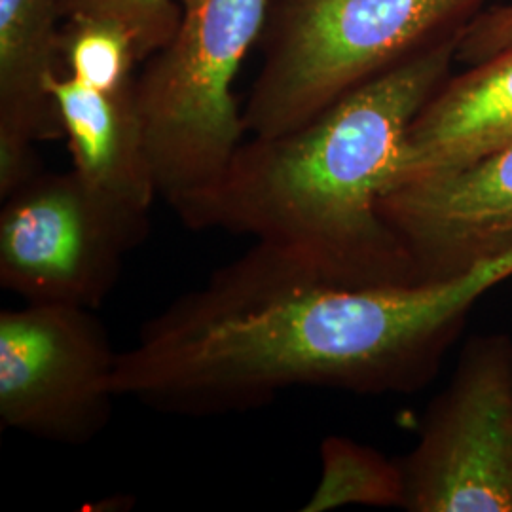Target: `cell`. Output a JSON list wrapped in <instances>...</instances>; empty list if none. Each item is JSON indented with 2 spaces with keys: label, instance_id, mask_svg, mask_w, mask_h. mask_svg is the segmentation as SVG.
Listing matches in <instances>:
<instances>
[{
  "label": "cell",
  "instance_id": "obj_1",
  "mask_svg": "<svg viewBox=\"0 0 512 512\" xmlns=\"http://www.w3.org/2000/svg\"><path fill=\"white\" fill-rule=\"evenodd\" d=\"M509 277L512 253L450 279L349 289L255 243L143 325L118 353L114 387L184 418L253 410L298 387L410 393Z\"/></svg>",
  "mask_w": 512,
  "mask_h": 512
},
{
  "label": "cell",
  "instance_id": "obj_2",
  "mask_svg": "<svg viewBox=\"0 0 512 512\" xmlns=\"http://www.w3.org/2000/svg\"><path fill=\"white\" fill-rule=\"evenodd\" d=\"M465 31L423 48L304 126L243 141L217 181L173 205L184 226L268 245L349 287L420 283L380 213L408 129L450 76Z\"/></svg>",
  "mask_w": 512,
  "mask_h": 512
},
{
  "label": "cell",
  "instance_id": "obj_3",
  "mask_svg": "<svg viewBox=\"0 0 512 512\" xmlns=\"http://www.w3.org/2000/svg\"><path fill=\"white\" fill-rule=\"evenodd\" d=\"M490 0H272L243 107L251 137L304 126L423 48L467 29Z\"/></svg>",
  "mask_w": 512,
  "mask_h": 512
},
{
  "label": "cell",
  "instance_id": "obj_4",
  "mask_svg": "<svg viewBox=\"0 0 512 512\" xmlns=\"http://www.w3.org/2000/svg\"><path fill=\"white\" fill-rule=\"evenodd\" d=\"M169 44L135 76L148 158L171 207L217 181L247 133L234 82L272 0H179Z\"/></svg>",
  "mask_w": 512,
  "mask_h": 512
},
{
  "label": "cell",
  "instance_id": "obj_5",
  "mask_svg": "<svg viewBox=\"0 0 512 512\" xmlns=\"http://www.w3.org/2000/svg\"><path fill=\"white\" fill-rule=\"evenodd\" d=\"M403 463L412 512H512V340L475 336Z\"/></svg>",
  "mask_w": 512,
  "mask_h": 512
},
{
  "label": "cell",
  "instance_id": "obj_6",
  "mask_svg": "<svg viewBox=\"0 0 512 512\" xmlns=\"http://www.w3.org/2000/svg\"><path fill=\"white\" fill-rule=\"evenodd\" d=\"M118 353L93 310L31 304L0 313V423L67 446L92 442L112 416Z\"/></svg>",
  "mask_w": 512,
  "mask_h": 512
},
{
  "label": "cell",
  "instance_id": "obj_7",
  "mask_svg": "<svg viewBox=\"0 0 512 512\" xmlns=\"http://www.w3.org/2000/svg\"><path fill=\"white\" fill-rule=\"evenodd\" d=\"M135 245L71 171H42L2 202L0 285L31 304L95 310Z\"/></svg>",
  "mask_w": 512,
  "mask_h": 512
},
{
  "label": "cell",
  "instance_id": "obj_8",
  "mask_svg": "<svg viewBox=\"0 0 512 512\" xmlns=\"http://www.w3.org/2000/svg\"><path fill=\"white\" fill-rule=\"evenodd\" d=\"M380 213L418 281L465 274L512 253V145L456 171L391 186Z\"/></svg>",
  "mask_w": 512,
  "mask_h": 512
},
{
  "label": "cell",
  "instance_id": "obj_9",
  "mask_svg": "<svg viewBox=\"0 0 512 512\" xmlns=\"http://www.w3.org/2000/svg\"><path fill=\"white\" fill-rule=\"evenodd\" d=\"M50 93L74 173L139 247L150 230L148 217L158 186L135 103V82L122 92H99L59 74Z\"/></svg>",
  "mask_w": 512,
  "mask_h": 512
},
{
  "label": "cell",
  "instance_id": "obj_10",
  "mask_svg": "<svg viewBox=\"0 0 512 512\" xmlns=\"http://www.w3.org/2000/svg\"><path fill=\"white\" fill-rule=\"evenodd\" d=\"M509 145L512 44L440 84L408 129L401 169L391 186L456 171Z\"/></svg>",
  "mask_w": 512,
  "mask_h": 512
},
{
  "label": "cell",
  "instance_id": "obj_11",
  "mask_svg": "<svg viewBox=\"0 0 512 512\" xmlns=\"http://www.w3.org/2000/svg\"><path fill=\"white\" fill-rule=\"evenodd\" d=\"M61 0H0V147L63 137L50 84L61 71Z\"/></svg>",
  "mask_w": 512,
  "mask_h": 512
},
{
  "label": "cell",
  "instance_id": "obj_12",
  "mask_svg": "<svg viewBox=\"0 0 512 512\" xmlns=\"http://www.w3.org/2000/svg\"><path fill=\"white\" fill-rule=\"evenodd\" d=\"M321 476L304 512L332 511L346 505L401 507L406 484L403 463L346 437L321 442Z\"/></svg>",
  "mask_w": 512,
  "mask_h": 512
},
{
  "label": "cell",
  "instance_id": "obj_13",
  "mask_svg": "<svg viewBox=\"0 0 512 512\" xmlns=\"http://www.w3.org/2000/svg\"><path fill=\"white\" fill-rule=\"evenodd\" d=\"M128 33L105 19L67 18L61 29L63 74L99 92H122L139 65Z\"/></svg>",
  "mask_w": 512,
  "mask_h": 512
},
{
  "label": "cell",
  "instance_id": "obj_14",
  "mask_svg": "<svg viewBox=\"0 0 512 512\" xmlns=\"http://www.w3.org/2000/svg\"><path fill=\"white\" fill-rule=\"evenodd\" d=\"M61 8L65 19H105L120 25L141 63L169 44L181 19L179 0H61Z\"/></svg>",
  "mask_w": 512,
  "mask_h": 512
},
{
  "label": "cell",
  "instance_id": "obj_15",
  "mask_svg": "<svg viewBox=\"0 0 512 512\" xmlns=\"http://www.w3.org/2000/svg\"><path fill=\"white\" fill-rule=\"evenodd\" d=\"M512 44V2L480 12L459 42L458 61L478 63Z\"/></svg>",
  "mask_w": 512,
  "mask_h": 512
}]
</instances>
